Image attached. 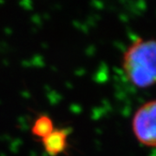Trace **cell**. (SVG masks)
Returning a JSON list of instances; mask_svg holds the SVG:
<instances>
[{"instance_id": "obj_1", "label": "cell", "mask_w": 156, "mask_h": 156, "mask_svg": "<svg viewBox=\"0 0 156 156\" xmlns=\"http://www.w3.org/2000/svg\"><path fill=\"white\" fill-rule=\"evenodd\" d=\"M156 45L152 39L136 38L122 57V70L127 79L136 87H151L156 78Z\"/></svg>"}, {"instance_id": "obj_4", "label": "cell", "mask_w": 156, "mask_h": 156, "mask_svg": "<svg viewBox=\"0 0 156 156\" xmlns=\"http://www.w3.org/2000/svg\"><path fill=\"white\" fill-rule=\"evenodd\" d=\"M53 130L54 128H53L52 120L48 117H45V116L39 118L32 128L33 133L41 138L49 135Z\"/></svg>"}, {"instance_id": "obj_2", "label": "cell", "mask_w": 156, "mask_h": 156, "mask_svg": "<svg viewBox=\"0 0 156 156\" xmlns=\"http://www.w3.org/2000/svg\"><path fill=\"white\" fill-rule=\"evenodd\" d=\"M155 101L143 105L133 119V130L136 139L145 146L155 147Z\"/></svg>"}, {"instance_id": "obj_3", "label": "cell", "mask_w": 156, "mask_h": 156, "mask_svg": "<svg viewBox=\"0 0 156 156\" xmlns=\"http://www.w3.org/2000/svg\"><path fill=\"white\" fill-rule=\"evenodd\" d=\"M67 136L64 131L53 130L49 135L42 138L43 146L50 155H57L64 151L66 147Z\"/></svg>"}]
</instances>
